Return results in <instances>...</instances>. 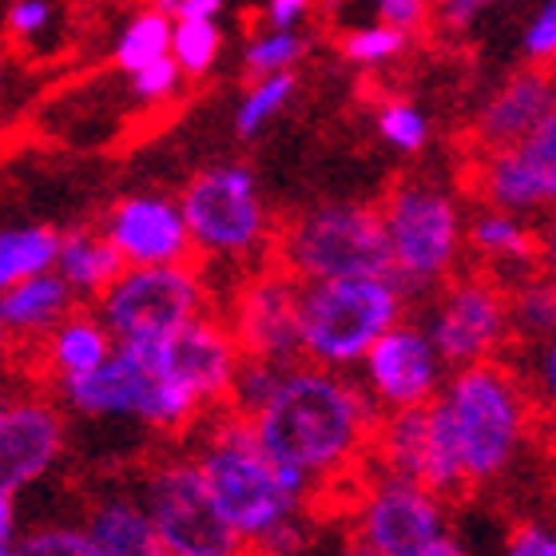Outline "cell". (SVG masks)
Returning <instances> with one entry per match:
<instances>
[{
    "label": "cell",
    "mask_w": 556,
    "mask_h": 556,
    "mask_svg": "<svg viewBox=\"0 0 556 556\" xmlns=\"http://www.w3.org/2000/svg\"><path fill=\"white\" fill-rule=\"evenodd\" d=\"M536 402L505 358L450 370L426 406L429 465L421 485L445 501L493 489L517 473L536 433Z\"/></svg>",
    "instance_id": "1"
},
{
    "label": "cell",
    "mask_w": 556,
    "mask_h": 556,
    "mask_svg": "<svg viewBox=\"0 0 556 556\" xmlns=\"http://www.w3.org/2000/svg\"><path fill=\"white\" fill-rule=\"evenodd\" d=\"M184 441L211 497L251 553L302 556L314 541V489L263 450L255 429L235 409H211Z\"/></svg>",
    "instance_id": "2"
},
{
    "label": "cell",
    "mask_w": 556,
    "mask_h": 556,
    "mask_svg": "<svg viewBox=\"0 0 556 556\" xmlns=\"http://www.w3.org/2000/svg\"><path fill=\"white\" fill-rule=\"evenodd\" d=\"M378 406L362 394L354 374L314 362H290L270 397L247 417L263 450L302 477L314 497L370 462Z\"/></svg>",
    "instance_id": "3"
},
{
    "label": "cell",
    "mask_w": 556,
    "mask_h": 556,
    "mask_svg": "<svg viewBox=\"0 0 556 556\" xmlns=\"http://www.w3.org/2000/svg\"><path fill=\"white\" fill-rule=\"evenodd\" d=\"M52 397L64 414L84 421H119L167 438L187 433L199 417H207V406L172 366L167 338L116 342L104 366L52 390Z\"/></svg>",
    "instance_id": "4"
},
{
    "label": "cell",
    "mask_w": 556,
    "mask_h": 556,
    "mask_svg": "<svg viewBox=\"0 0 556 556\" xmlns=\"http://www.w3.org/2000/svg\"><path fill=\"white\" fill-rule=\"evenodd\" d=\"M394 275L299 282V358L350 374L362 354L409 311Z\"/></svg>",
    "instance_id": "5"
},
{
    "label": "cell",
    "mask_w": 556,
    "mask_h": 556,
    "mask_svg": "<svg viewBox=\"0 0 556 556\" xmlns=\"http://www.w3.org/2000/svg\"><path fill=\"white\" fill-rule=\"evenodd\" d=\"M465 203L433 179H406L378 203L390 275L409 299H426L465 267Z\"/></svg>",
    "instance_id": "6"
},
{
    "label": "cell",
    "mask_w": 556,
    "mask_h": 556,
    "mask_svg": "<svg viewBox=\"0 0 556 556\" xmlns=\"http://www.w3.org/2000/svg\"><path fill=\"white\" fill-rule=\"evenodd\" d=\"M179 211L199 263L251 270L270 258L275 219L247 163H215L195 172L179 195Z\"/></svg>",
    "instance_id": "7"
},
{
    "label": "cell",
    "mask_w": 556,
    "mask_h": 556,
    "mask_svg": "<svg viewBox=\"0 0 556 556\" xmlns=\"http://www.w3.org/2000/svg\"><path fill=\"white\" fill-rule=\"evenodd\" d=\"M270 255L294 282L390 275L378 207L358 199H326L299 211L275 231Z\"/></svg>",
    "instance_id": "8"
},
{
    "label": "cell",
    "mask_w": 556,
    "mask_h": 556,
    "mask_svg": "<svg viewBox=\"0 0 556 556\" xmlns=\"http://www.w3.org/2000/svg\"><path fill=\"white\" fill-rule=\"evenodd\" d=\"M139 509L155 529L167 556H243L247 545L235 536L227 517L211 497L207 481L199 473L187 445L155 453L139 469L136 485Z\"/></svg>",
    "instance_id": "9"
},
{
    "label": "cell",
    "mask_w": 556,
    "mask_h": 556,
    "mask_svg": "<svg viewBox=\"0 0 556 556\" xmlns=\"http://www.w3.org/2000/svg\"><path fill=\"white\" fill-rule=\"evenodd\" d=\"M92 311L116 342H151L184 330L203 314H215V294L199 263L124 267L92 302Z\"/></svg>",
    "instance_id": "10"
},
{
    "label": "cell",
    "mask_w": 556,
    "mask_h": 556,
    "mask_svg": "<svg viewBox=\"0 0 556 556\" xmlns=\"http://www.w3.org/2000/svg\"><path fill=\"white\" fill-rule=\"evenodd\" d=\"M421 330L450 370L509 358V294L489 270H457L426 294Z\"/></svg>",
    "instance_id": "11"
},
{
    "label": "cell",
    "mask_w": 556,
    "mask_h": 556,
    "mask_svg": "<svg viewBox=\"0 0 556 556\" xmlns=\"http://www.w3.org/2000/svg\"><path fill=\"white\" fill-rule=\"evenodd\" d=\"M450 525V501L409 477L374 469L354 481L350 533L382 556H421Z\"/></svg>",
    "instance_id": "12"
},
{
    "label": "cell",
    "mask_w": 556,
    "mask_h": 556,
    "mask_svg": "<svg viewBox=\"0 0 556 556\" xmlns=\"http://www.w3.org/2000/svg\"><path fill=\"white\" fill-rule=\"evenodd\" d=\"M362 386V394L370 397L378 414H394V409H417L429 406L438 397L441 382L450 366L441 362V354L433 350V342L426 338L417 318H402L374 342L362 362L354 366Z\"/></svg>",
    "instance_id": "13"
},
{
    "label": "cell",
    "mask_w": 556,
    "mask_h": 556,
    "mask_svg": "<svg viewBox=\"0 0 556 556\" xmlns=\"http://www.w3.org/2000/svg\"><path fill=\"white\" fill-rule=\"evenodd\" d=\"M223 323L243 358L299 362V282L278 263L243 270Z\"/></svg>",
    "instance_id": "14"
},
{
    "label": "cell",
    "mask_w": 556,
    "mask_h": 556,
    "mask_svg": "<svg viewBox=\"0 0 556 556\" xmlns=\"http://www.w3.org/2000/svg\"><path fill=\"white\" fill-rule=\"evenodd\" d=\"M68 450V414L52 394L12 390L9 406L0 409V493L21 497L24 489L40 485Z\"/></svg>",
    "instance_id": "15"
},
{
    "label": "cell",
    "mask_w": 556,
    "mask_h": 556,
    "mask_svg": "<svg viewBox=\"0 0 556 556\" xmlns=\"http://www.w3.org/2000/svg\"><path fill=\"white\" fill-rule=\"evenodd\" d=\"M473 191L481 207H497L509 215H541L556 199V116L509 148L489 151L477 167Z\"/></svg>",
    "instance_id": "16"
},
{
    "label": "cell",
    "mask_w": 556,
    "mask_h": 556,
    "mask_svg": "<svg viewBox=\"0 0 556 556\" xmlns=\"http://www.w3.org/2000/svg\"><path fill=\"white\" fill-rule=\"evenodd\" d=\"M100 235L112 243L124 267L195 263L179 199L160 195V191H131L116 199L100 219Z\"/></svg>",
    "instance_id": "17"
},
{
    "label": "cell",
    "mask_w": 556,
    "mask_h": 556,
    "mask_svg": "<svg viewBox=\"0 0 556 556\" xmlns=\"http://www.w3.org/2000/svg\"><path fill=\"white\" fill-rule=\"evenodd\" d=\"M465 255H473L477 267L505 287L533 270H545V243L533 223L497 207H477L473 215H465Z\"/></svg>",
    "instance_id": "18"
},
{
    "label": "cell",
    "mask_w": 556,
    "mask_h": 556,
    "mask_svg": "<svg viewBox=\"0 0 556 556\" xmlns=\"http://www.w3.org/2000/svg\"><path fill=\"white\" fill-rule=\"evenodd\" d=\"M553 100H556L553 76L545 68L533 64V68L517 72L477 112V124H473L477 143L485 151L509 148V143L525 139L533 128H541L548 116H556Z\"/></svg>",
    "instance_id": "19"
},
{
    "label": "cell",
    "mask_w": 556,
    "mask_h": 556,
    "mask_svg": "<svg viewBox=\"0 0 556 556\" xmlns=\"http://www.w3.org/2000/svg\"><path fill=\"white\" fill-rule=\"evenodd\" d=\"M33 346H36V370L45 374V382L52 390H60V386L92 374L96 366H104V358L116 350V338L108 334V326L96 318L92 306L80 302V306H72Z\"/></svg>",
    "instance_id": "20"
},
{
    "label": "cell",
    "mask_w": 556,
    "mask_h": 556,
    "mask_svg": "<svg viewBox=\"0 0 556 556\" xmlns=\"http://www.w3.org/2000/svg\"><path fill=\"white\" fill-rule=\"evenodd\" d=\"M96 556H167L131 489H104L80 517Z\"/></svg>",
    "instance_id": "21"
},
{
    "label": "cell",
    "mask_w": 556,
    "mask_h": 556,
    "mask_svg": "<svg viewBox=\"0 0 556 556\" xmlns=\"http://www.w3.org/2000/svg\"><path fill=\"white\" fill-rule=\"evenodd\" d=\"M72 306H80V302L72 299V290L64 287V278L56 270L21 278L9 290H0V330H4L9 342L33 346Z\"/></svg>",
    "instance_id": "22"
},
{
    "label": "cell",
    "mask_w": 556,
    "mask_h": 556,
    "mask_svg": "<svg viewBox=\"0 0 556 556\" xmlns=\"http://www.w3.org/2000/svg\"><path fill=\"white\" fill-rule=\"evenodd\" d=\"M52 270L64 278V287L72 290V299L92 306V302L112 287V278L124 270V263H119V255L112 251V243L100 235V227H72V231H60Z\"/></svg>",
    "instance_id": "23"
},
{
    "label": "cell",
    "mask_w": 556,
    "mask_h": 556,
    "mask_svg": "<svg viewBox=\"0 0 556 556\" xmlns=\"http://www.w3.org/2000/svg\"><path fill=\"white\" fill-rule=\"evenodd\" d=\"M374 469H386V473L409 477V481H426V465H429V421L426 406L417 409H394V414L378 417V429H374L370 441V462Z\"/></svg>",
    "instance_id": "24"
},
{
    "label": "cell",
    "mask_w": 556,
    "mask_h": 556,
    "mask_svg": "<svg viewBox=\"0 0 556 556\" xmlns=\"http://www.w3.org/2000/svg\"><path fill=\"white\" fill-rule=\"evenodd\" d=\"M60 231L48 223H21L0 227V290L33 275H45L56 263Z\"/></svg>",
    "instance_id": "25"
},
{
    "label": "cell",
    "mask_w": 556,
    "mask_h": 556,
    "mask_svg": "<svg viewBox=\"0 0 556 556\" xmlns=\"http://www.w3.org/2000/svg\"><path fill=\"white\" fill-rule=\"evenodd\" d=\"M509 294V330H513V342H545L553 338V326H556V290H553V278L545 270H533V275L517 278L505 287Z\"/></svg>",
    "instance_id": "26"
},
{
    "label": "cell",
    "mask_w": 556,
    "mask_h": 556,
    "mask_svg": "<svg viewBox=\"0 0 556 556\" xmlns=\"http://www.w3.org/2000/svg\"><path fill=\"white\" fill-rule=\"evenodd\" d=\"M167 48H172V16L163 9H143L136 12L116 36V48H112V60H116L119 72H139L155 64V60L167 56Z\"/></svg>",
    "instance_id": "27"
},
{
    "label": "cell",
    "mask_w": 556,
    "mask_h": 556,
    "mask_svg": "<svg viewBox=\"0 0 556 556\" xmlns=\"http://www.w3.org/2000/svg\"><path fill=\"white\" fill-rule=\"evenodd\" d=\"M294 92H299L294 72H275V76H258V80H251L247 96L239 100V108H235V136L255 139L270 119L287 112Z\"/></svg>",
    "instance_id": "28"
},
{
    "label": "cell",
    "mask_w": 556,
    "mask_h": 556,
    "mask_svg": "<svg viewBox=\"0 0 556 556\" xmlns=\"http://www.w3.org/2000/svg\"><path fill=\"white\" fill-rule=\"evenodd\" d=\"M167 56L184 80H203L223 56V28L219 21H172V48Z\"/></svg>",
    "instance_id": "29"
},
{
    "label": "cell",
    "mask_w": 556,
    "mask_h": 556,
    "mask_svg": "<svg viewBox=\"0 0 556 556\" xmlns=\"http://www.w3.org/2000/svg\"><path fill=\"white\" fill-rule=\"evenodd\" d=\"M306 56V36L299 28H267L247 40L243 48V72L251 80L258 76H275V72H290Z\"/></svg>",
    "instance_id": "30"
},
{
    "label": "cell",
    "mask_w": 556,
    "mask_h": 556,
    "mask_svg": "<svg viewBox=\"0 0 556 556\" xmlns=\"http://www.w3.org/2000/svg\"><path fill=\"white\" fill-rule=\"evenodd\" d=\"M12 556H96V548L84 533V525L64 517V521H40L21 529Z\"/></svg>",
    "instance_id": "31"
},
{
    "label": "cell",
    "mask_w": 556,
    "mask_h": 556,
    "mask_svg": "<svg viewBox=\"0 0 556 556\" xmlns=\"http://www.w3.org/2000/svg\"><path fill=\"white\" fill-rule=\"evenodd\" d=\"M374 124H378V136H382L386 148H394L397 155H421L429 148V136H433L429 116L409 100H386Z\"/></svg>",
    "instance_id": "32"
},
{
    "label": "cell",
    "mask_w": 556,
    "mask_h": 556,
    "mask_svg": "<svg viewBox=\"0 0 556 556\" xmlns=\"http://www.w3.org/2000/svg\"><path fill=\"white\" fill-rule=\"evenodd\" d=\"M414 36L402 33V28H390V24L374 21V24H362V28H350L342 36V56L350 64H358V68H382L390 60H397L402 52L409 48Z\"/></svg>",
    "instance_id": "33"
},
{
    "label": "cell",
    "mask_w": 556,
    "mask_h": 556,
    "mask_svg": "<svg viewBox=\"0 0 556 556\" xmlns=\"http://www.w3.org/2000/svg\"><path fill=\"white\" fill-rule=\"evenodd\" d=\"M517 378L525 382L529 397L536 402V409H553V394H556V346L553 338L545 342H529L521 354V366H513Z\"/></svg>",
    "instance_id": "34"
},
{
    "label": "cell",
    "mask_w": 556,
    "mask_h": 556,
    "mask_svg": "<svg viewBox=\"0 0 556 556\" xmlns=\"http://www.w3.org/2000/svg\"><path fill=\"white\" fill-rule=\"evenodd\" d=\"M179 88H184V72L175 68L172 56H163V60H155V64H148V68L131 72V92H136V100H143V104H167V100L179 96Z\"/></svg>",
    "instance_id": "35"
},
{
    "label": "cell",
    "mask_w": 556,
    "mask_h": 556,
    "mask_svg": "<svg viewBox=\"0 0 556 556\" xmlns=\"http://www.w3.org/2000/svg\"><path fill=\"white\" fill-rule=\"evenodd\" d=\"M497 556H556V533L548 521H529L513 525L505 541H501V553Z\"/></svg>",
    "instance_id": "36"
},
{
    "label": "cell",
    "mask_w": 556,
    "mask_h": 556,
    "mask_svg": "<svg viewBox=\"0 0 556 556\" xmlns=\"http://www.w3.org/2000/svg\"><path fill=\"white\" fill-rule=\"evenodd\" d=\"M521 48L525 56H529V64H548L556 52V4L553 0H545L541 9L533 12V21H529V28H525L521 36Z\"/></svg>",
    "instance_id": "37"
},
{
    "label": "cell",
    "mask_w": 556,
    "mask_h": 556,
    "mask_svg": "<svg viewBox=\"0 0 556 556\" xmlns=\"http://www.w3.org/2000/svg\"><path fill=\"white\" fill-rule=\"evenodd\" d=\"M370 9L382 24L402 28L409 36L429 21V0H370Z\"/></svg>",
    "instance_id": "38"
},
{
    "label": "cell",
    "mask_w": 556,
    "mask_h": 556,
    "mask_svg": "<svg viewBox=\"0 0 556 556\" xmlns=\"http://www.w3.org/2000/svg\"><path fill=\"white\" fill-rule=\"evenodd\" d=\"M48 24H52V4H48V0H12V9H9L12 36L33 40V36L45 33Z\"/></svg>",
    "instance_id": "39"
},
{
    "label": "cell",
    "mask_w": 556,
    "mask_h": 556,
    "mask_svg": "<svg viewBox=\"0 0 556 556\" xmlns=\"http://www.w3.org/2000/svg\"><path fill=\"white\" fill-rule=\"evenodd\" d=\"M493 4H501V0H441L438 24L445 28V33H465V28H469L481 12L493 9Z\"/></svg>",
    "instance_id": "40"
},
{
    "label": "cell",
    "mask_w": 556,
    "mask_h": 556,
    "mask_svg": "<svg viewBox=\"0 0 556 556\" xmlns=\"http://www.w3.org/2000/svg\"><path fill=\"white\" fill-rule=\"evenodd\" d=\"M302 556H382V553H374L370 545H362L358 536L350 533H314L311 548Z\"/></svg>",
    "instance_id": "41"
},
{
    "label": "cell",
    "mask_w": 556,
    "mask_h": 556,
    "mask_svg": "<svg viewBox=\"0 0 556 556\" xmlns=\"http://www.w3.org/2000/svg\"><path fill=\"white\" fill-rule=\"evenodd\" d=\"M311 9L314 0H267V28H299Z\"/></svg>",
    "instance_id": "42"
},
{
    "label": "cell",
    "mask_w": 556,
    "mask_h": 556,
    "mask_svg": "<svg viewBox=\"0 0 556 556\" xmlns=\"http://www.w3.org/2000/svg\"><path fill=\"white\" fill-rule=\"evenodd\" d=\"M16 533H21V509H16V497H12V493H0V556H12Z\"/></svg>",
    "instance_id": "43"
},
{
    "label": "cell",
    "mask_w": 556,
    "mask_h": 556,
    "mask_svg": "<svg viewBox=\"0 0 556 556\" xmlns=\"http://www.w3.org/2000/svg\"><path fill=\"white\" fill-rule=\"evenodd\" d=\"M223 0H175L167 16L172 21H219Z\"/></svg>",
    "instance_id": "44"
},
{
    "label": "cell",
    "mask_w": 556,
    "mask_h": 556,
    "mask_svg": "<svg viewBox=\"0 0 556 556\" xmlns=\"http://www.w3.org/2000/svg\"><path fill=\"white\" fill-rule=\"evenodd\" d=\"M421 556H481L469 541H465L462 533H453V529H445V533L438 536V541H429L426 548H421Z\"/></svg>",
    "instance_id": "45"
},
{
    "label": "cell",
    "mask_w": 556,
    "mask_h": 556,
    "mask_svg": "<svg viewBox=\"0 0 556 556\" xmlns=\"http://www.w3.org/2000/svg\"><path fill=\"white\" fill-rule=\"evenodd\" d=\"M12 390H16V382H9V378H0V409L9 406V397H12Z\"/></svg>",
    "instance_id": "46"
},
{
    "label": "cell",
    "mask_w": 556,
    "mask_h": 556,
    "mask_svg": "<svg viewBox=\"0 0 556 556\" xmlns=\"http://www.w3.org/2000/svg\"><path fill=\"white\" fill-rule=\"evenodd\" d=\"M9 350H12V342L4 338V330H0V366H4V358H9Z\"/></svg>",
    "instance_id": "47"
},
{
    "label": "cell",
    "mask_w": 556,
    "mask_h": 556,
    "mask_svg": "<svg viewBox=\"0 0 556 556\" xmlns=\"http://www.w3.org/2000/svg\"><path fill=\"white\" fill-rule=\"evenodd\" d=\"M172 4H175V0H155V9H163V12L172 9Z\"/></svg>",
    "instance_id": "48"
},
{
    "label": "cell",
    "mask_w": 556,
    "mask_h": 556,
    "mask_svg": "<svg viewBox=\"0 0 556 556\" xmlns=\"http://www.w3.org/2000/svg\"><path fill=\"white\" fill-rule=\"evenodd\" d=\"M342 4H346V0H326V9H342Z\"/></svg>",
    "instance_id": "49"
},
{
    "label": "cell",
    "mask_w": 556,
    "mask_h": 556,
    "mask_svg": "<svg viewBox=\"0 0 556 556\" xmlns=\"http://www.w3.org/2000/svg\"><path fill=\"white\" fill-rule=\"evenodd\" d=\"M243 556H263V553H251V548H247V553Z\"/></svg>",
    "instance_id": "50"
},
{
    "label": "cell",
    "mask_w": 556,
    "mask_h": 556,
    "mask_svg": "<svg viewBox=\"0 0 556 556\" xmlns=\"http://www.w3.org/2000/svg\"><path fill=\"white\" fill-rule=\"evenodd\" d=\"M0 72H4V64H0Z\"/></svg>",
    "instance_id": "51"
}]
</instances>
